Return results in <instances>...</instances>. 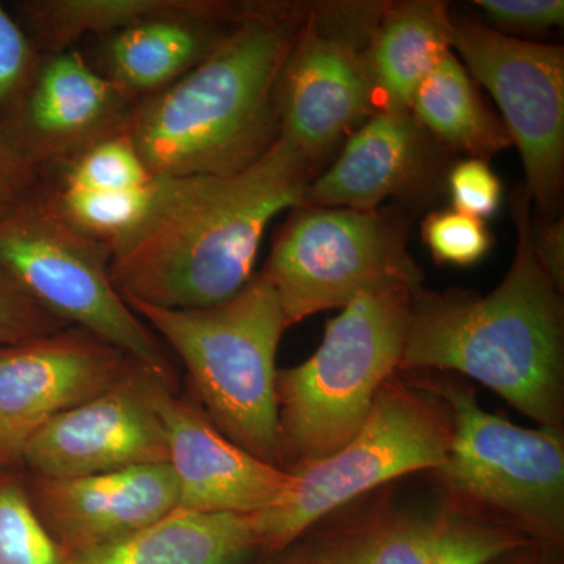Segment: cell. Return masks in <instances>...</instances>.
<instances>
[{"mask_svg":"<svg viewBox=\"0 0 564 564\" xmlns=\"http://www.w3.org/2000/svg\"><path fill=\"white\" fill-rule=\"evenodd\" d=\"M317 169L280 137L229 176L155 177L143 220L110 245L115 289L165 310L226 302L254 276L267 226L302 206Z\"/></svg>","mask_w":564,"mask_h":564,"instance_id":"1","label":"cell"},{"mask_svg":"<svg viewBox=\"0 0 564 564\" xmlns=\"http://www.w3.org/2000/svg\"><path fill=\"white\" fill-rule=\"evenodd\" d=\"M511 207L518 243L503 280L486 295L419 288L399 372L466 375L538 426L563 430L562 292L534 258L525 185L514 192Z\"/></svg>","mask_w":564,"mask_h":564,"instance_id":"2","label":"cell"},{"mask_svg":"<svg viewBox=\"0 0 564 564\" xmlns=\"http://www.w3.org/2000/svg\"><path fill=\"white\" fill-rule=\"evenodd\" d=\"M307 3L245 2L225 40L133 106L126 132L154 177L229 176L281 135L278 82Z\"/></svg>","mask_w":564,"mask_h":564,"instance_id":"3","label":"cell"},{"mask_svg":"<svg viewBox=\"0 0 564 564\" xmlns=\"http://www.w3.org/2000/svg\"><path fill=\"white\" fill-rule=\"evenodd\" d=\"M124 302L180 356L210 422L243 451L281 467L276 352L288 325L267 278L254 273L231 299L202 310Z\"/></svg>","mask_w":564,"mask_h":564,"instance_id":"4","label":"cell"},{"mask_svg":"<svg viewBox=\"0 0 564 564\" xmlns=\"http://www.w3.org/2000/svg\"><path fill=\"white\" fill-rule=\"evenodd\" d=\"M417 289L392 282L362 293L329 321L313 356L278 370L281 469L321 462L361 429L377 393L399 373Z\"/></svg>","mask_w":564,"mask_h":564,"instance_id":"5","label":"cell"},{"mask_svg":"<svg viewBox=\"0 0 564 564\" xmlns=\"http://www.w3.org/2000/svg\"><path fill=\"white\" fill-rule=\"evenodd\" d=\"M454 437L444 400L413 377L393 375L350 440L321 462L293 470L280 503L250 514L258 551L278 555L364 494L397 478L437 469Z\"/></svg>","mask_w":564,"mask_h":564,"instance_id":"6","label":"cell"},{"mask_svg":"<svg viewBox=\"0 0 564 564\" xmlns=\"http://www.w3.org/2000/svg\"><path fill=\"white\" fill-rule=\"evenodd\" d=\"M451 410L454 437L432 470L444 496L499 519L556 554L564 540V436L551 426L514 425L488 413L473 389L414 375Z\"/></svg>","mask_w":564,"mask_h":564,"instance_id":"7","label":"cell"},{"mask_svg":"<svg viewBox=\"0 0 564 564\" xmlns=\"http://www.w3.org/2000/svg\"><path fill=\"white\" fill-rule=\"evenodd\" d=\"M107 243L63 215L55 180L0 214V269L69 326L128 352L144 369L174 381L165 344L133 313L110 280Z\"/></svg>","mask_w":564,"mask_h":564,"instance_id":"8","label":"cell"},{"mask_svg":"<svg viewBox=\"0 0 564 564\" xmlns=\"http://www.w3.org/2000/svg\"><path fill=\"white\" fill-rule=\"evenodd\" d=\"M285 325L347 306L362 293L402 282L421 288L402 223L384 212L295 207L261 270Z\"/></svg>","mask_w":564,"mask_h":564,"instance_id":"9","label":"cell"},{"mask_svg":"<svg viewBox=\"0 0 564 564\" xmlns=\"http://www.w3.org/2000/svg\"><path fill=\"white\" fill-rule=\"evenodd\" d=\"M384 2L307 3L278 82L282 139L321 165L377 111L366 50Z\"/></svg>","mask_w":564,"mask_h":564,"instance_id":"10","label":"cell"},{"mask_svg":"<svg viewBox=\"0 0 564 564\" xmlns=\"http://www.w3.org/2000/svg\"><path fill=\"white\" fill-rule=\"evenodd\" d=\"M452 51L499 106L521 154L530 199L541 217L552 218L564 176L563 46L516 39L484 22L452 20Z\"/></svg>","mask_w":564,"mask_h":564,"instance_id":"11","label":"cell"},{"mask_svg":"<svg viewBox=\"0 0 564 564\" xmlns=\"http://www.w3.org/2000/svg\"><path fill=\"white\" fill-rule=\"evenodd\" d=\"M532 545L513 527L444 496L344 518L284 554L291 564H494Z\"/></svg>","mask_w":564,"mask_h":564,"instance_id":"12","label":"cell"},{"mask_svg":"<svg viewBox=\"0 0 564 564\" xmlns=\"http://www.w3.org/2000/svg\"><path fill=\"white\" fill-rule=\"evenodd\" d=\"M139 366L77 326L0 345V469L20 466L22 448L51 419L110 391Z\"/></svg>","mask_w":564,"mask_h":564,"instance_id":"13","label":"cell"},{"mask_svg":"<svg viewBox=\"0 0 564 564\" xmlns=\"http://www.w3.org/2000/svg\"><path fill=\"white\" fill-rule=\"evenodd\" d=\"M133 106L79 51L43 54L31 90L3 129L36 172L57 180L95 144L124 133Z\"/></svg>","mask_w":564,"mask_h":564,"instance_id":"14","label":"cell"},{"mask_svg":"<svg viewBox=\"0 0 564 564\" xmlns=\"http://www.w3.org/2000/svg\"><path fill=\"white\" fill-rule=\"evenodd\" d=\"M148 391L165 434L180 511L254 514L280 503L295 475L256 458L210 422L198 403L181 399L172 381L150 373Z\"/></svg>","mask_w":564,"mask_h":564,"instance_id":"15","label":"cell"},{"mask_svg":"<svg viewBox=\"0 0 564 564\" xmlns=\"http://www.w3.org/2000/svg\"><path fill=\"white\" fill-rule=\"evenodd\" d=\"M150 373L139 366L110 391L51 419L22 448V466L36 477L77 478L169 463Z\"/></svg>","mask_w":564,"mask_h":564,"instance_id":"16","label":"cell"},{"mask_svg":"<svg viewBox=\"0 0 564 564\" xmlns=\"http://www.w3.org/2000/svg\"><path fill=\"white\" fill-rule=\"evenodd\" d=\"M24 484L41 524L66 554L122 540L180 507L169 463L77 478L31 475Z\"/></svg>","mask_w":564,"mask_h":564,"instance_id":"17","label":"cell"},{"mask_svg":"<svg viewBox=\"0 0 564 564\" xmlns=\"http://www.w3.org/2000/svg\"><path fill=\"white\" fill-rule=\"evenodd\" d=\"M430 135L411 111L378 110L307 187L302 206L373 210L411 191L432 163Z\"/></svg>","mask_w":564,"mask_h":564,"instance_id":"18","label":"cell"},{"mask_svg":"<svg viewBox=\"0 0 564 564\" xmlns=\"http://www.w3.org/2000/svg\"><path fill=\"white\" fill-rule=\"evenodd\" d=\"M243 3L214 0L209 9L159 18L96 39L93 68L133 99L180 80L232 31Z\"/></svg>","mask_w":564,"mask_h":564,"instance_id":"19","label":"cell"},{"mask_svg":"<svg viewBox=\"0 0 564 564\" xmlns=\"http://www.w3.org/2000/svg\"><path fill=\"white\" fill-rule=\"evenodd\" d=\"M452 20L436 0L384 2L366 50L377 111H411L422 82L454 52Z\"/></svg>","mask_w":564,"mask_h":564,"instance_id":"20","label":"cell"},{"mask_svg":"<svg viewBox=\"0 0 564 564\" xmlns=\"http://www.w3.org/2000/svg\"><path fill=\"white\" fill-rule=\"evenodd\" d=\"M254 551L250 514L176 510L122 540L65 554L68 564H240Z\"/></svg>","mask_w":564,"mask_h":564,"instance_id":"21","label":"cell"},{"mask_svg":"<svg viewBox=\"0 0 564 564\" xmlns=\"http://www.w3.org/2000/svg\"><path fill=\"white\" fill-rule=\"evenodd\" d=\"M411 113L430 137L470 159L486 161L513 144L503 121L486 104L455 52L422 82Z\"/></svg>","mask_w":564,"mask_h":564,"instance_id":"22","label":"cell"},{"mask_svg":"<svg viewBox=\"0 0 564 564\" xmlns=\"http://www.w3.org/2000/svg\"><path fill=\"white\" fill-rule=\"evenodd\" d=\"M214 0H31L17 3L18 21L41 54L73 50L77 41L111 35L143 22L199 13Z\"/></svg>","mask_w":564,"mask_h":564,"instance_id":"23","label":"cell"},{"mask_svg":"<svg viewBox=\"0 0 564 564\" xmlns=\"http://www.w3.org/2000/svg\"><path fill=\"white\" fill-rule=\"evenodd\" d=\"M152 188L154 182L137 191H85L55 181V196L63 215L80 231L109 247L143 220L150 209Z\"/></svg>","mask_w":564,"mask_h":564,"instance_id":"24","label":"cell"},{"mask_svg":"<svg viewBox=\"0 0 564 564\" xmlns=\"http://www.w3.org/2000/svg\"><path fill=\"white\" fill-rule=\"evenodd\" d=\"M0 564H68L13 469H0Z\"/></svg>","mask_w":564,"mask_h":564,"instance_id":"25","label":"cell"},{"mask_svg":"<svg viewBox=\"0 0 564 564\" xmlns=\"http://www.w3.org/2000/svg\"><path fill=\"white\" fill-rule=\"evenodd\" d=\"M154 180L128 133H118L84 152L55 181L85 191L124 192Z\"/></svg>","mask_w":564,"mask_h":564,"instance_id":"26","label":"cell"},{"mask_svg":"<svg viewBox=\"0 0 564 564\" xmlns=\"http://www.w3.org/2000/svg\"><path fill=\"white\" fill-rule=\"evenodd\" d=\"M41 57L43 54L21 22L0 3V128L20 110Z\"/></svg>","mask_w":564,"mask_h":564,"instance_id":"27","label":"cell"},{"mask_svg":"<svg viewBox=\"0 0 564 564\" xmlns=\"http://www.w3.org/2000/svg\"><path fill=\"white\" fill-rule=\"evenodd\" d=\"M422 239L434 261L469 267L492 248V234L480 218L455 209L433 212L422 225Z\"/></svg>","mask_w":564,"mask_h":564,"instance_id":"28","label":"cell"},{"mask_svg":"<svg viewBox=\"0 0 564 564\" xmlns=\"http://www.w3.org/2000/svg\"><path fill=\"white\" fill-rule=\"evenodd\" d=\"M68 326L57 315L44 310L9 273L0 269V345L44 336Z\"/></svg>","mask_w":564,"mask_h":564,"instance_id":"29","label":"cell"},{"mask_svg":"<svg viewBox=\"0 0 564 564\" xmlns=\"http://www.w3.org/2000/svg\"><path fill=\"white\" fill-rule=\"evenodd\" d=\"M448 191L455 210L480 220L499 210L503 196L502 182L481 159H467L455 165L448 174Z\"/></svg>","mask_w":564,"mask_h":564,"instance_id":"30","label":"cell"},{"mask_svg":"<svg viewBox=\"0 0 564 564\" xmlns=\"http://www.w3.org/2000/svg\"><path fill=\"white\" fill-rule=\"evenodd\" d=\"M489 21L508 32H541L564 22L563 0H477Z\"/></svg>","mask_w":564,"mask_h":564,"instance_id":"31","label":"cell"},{"mask_svg":"<svg viewBox=\"0 0 564 564\" xmlns=\"http://www.w3.org/2000/svg\"><path fill=\"white\" fill-rule=\"evenodd\" d=\"M46 181L22 158L6 129L0 128V214L20 204Z\"/></svg>","mask_w":564,"mask_h":564,"instance_id":"32","label":"cell"},{"mask_svg":"<svg viewBox=\"0 0 564 564\" xmlns=\"http://www.w3.org/2000/svg\"><path fill=\"white\" fill-rule=\"evenodd\" d=\"M530 242L534 258L555 288H564V221L562 218H538L530 223Z\"/></svg>","mask_w":564,"mask_h":564,"instance_id":"33","label":"cell"},{"mask_svg":"<svg viewBox=\"0 0 564 564\" xmlns=\"http://www.w3.org/2000/svg\"><path fill=\"white\" fill-rule=\"evenodd\" d=\"M551 552H545L543 549L532 545L524 551L516 552L513 555L505 556L499 562L494 564H554L551 562Z\"/></svg>","mask_w":564,"mask_h":564,"instance_id":"34","label":"cell"},{"mask_svg":"<svg viewBox=\"0 0 564 564\" xmlns=\"http://www.w3.org/2000/svg\"><path fill=\"white\" fill-rule=\"evenodd\" d=\"M256 564H291V563H289L288 556H285L284 552H282V554L270 555V558L265 560V562L256 563Z\"/></svg>","mask_w":564,"mask_h":564,"instance_id":"35","label":"cell"}]
</instances>
